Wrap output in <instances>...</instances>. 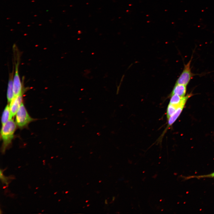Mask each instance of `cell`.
<instances>
[{"label":"cell","mask_w":214,"mask_h":214,"mask_svg":"<svg viewBox=\"0 0 214 214\" xmlns=\"http://www.w3.org/2000/svg\"><path fill=\"white\" fill-rule=\"evenodd\" d=\"M16 128V123L12 119L5 124L2 125L1 131V136L3 141L2 147L3 153L5 152L7 147L11 143Z\"/></svg>","instance_id":"cell-1"},{"label":"cell","mask_w":214,"mask_h":214,"mask_svg":"<svg viewBox=\"0 0 214 214\" xmlns=\"http://www.w3.org/2000/svg\"><path fill=\"white\" fill-rule=\"evenodd\" d=\"M34 119L29 114L24 105L22 103L16 114L15 123L19 128L27 126Z\"/></svg>","instance_id":"cell-2"},{"label":"cell","mask_w":214,"mask_h":214,"mask_svg":"<svg viewBox=\"0 0 214 214\" xmlns=\"http://www.w3.org/2000/svg\"><path fill=\"white\" fill-rule=\"evenodd\" d=\"M192 58V56L189 61L184 65L183 70L177 79L175 84L187 86L193 77L195 75L192 73L191 68V64Z\"/></svg>","instance_id":"cell-3"},{"label":"cell","mask_w":214,"mask_h":214,"mask_svg":"<svg viewBox=\"0 0 214 214\" xmlns=\"http://www.w3.org/2000/svg\"><path fill=\"white\" fill-rule=\"evenodd\" d=\"M15 63V71L13 78V91L14 97L21 94L24 91L18 73L19 59L16 60Z\"/></svg>","instance_id":"cell-4"},{"label":"cell","mask_w":214,"mask_h":214,"mask_svg":"<svg viewBox=\"0 0 214 214\" xmlns=\"http://www.w3.org/2000/svg\"><path fill=\"white\" fill-rule=\"evenodd\" d=\"M24 93V91L18 95L14 97L10 103L9 106L12 118L16 115L22 103L23 95Z\"/></svg>","instance_id":"cell-5"},{"label":"cell","mask_w":214,"mask_h":214,"mask_svg":"<svg viewBox=\"0 0 214 214\" xmlns=\"http://www.w3.org/2000/svg\"><path fill=\"white\" fill-rule=\"evenodd\" d=\"M13 70L10 73L7 91V98L8 102L10 103L14 97L13 91Z\"/></svg>","instance_id":"cell-6"},{"label":"cell","mask_w":214,"mask_h":214,"mask_svg":"<svg viewBox=\"0 0 214 214\" xmlns=\"http://www.w3.org/2000/svg\"><path fill=\"white\" fill-rule=\"evenodd\" d=\"M186 86L184 85L175 84L170 96L176 95L181 97L185 96L186 92Z\"/></svg>","instance_id":"cell-7"},{"label":"cell","mask_w":214,"mask_h":214,"mask_svg":"<svg viewBox=\"0 0 214 214\" xmlns=\"http://www.w3.org/2000/svg\"><path fill=\"white\" fill-rule=\"evenodd\" d=\"M185 105L182 104L179 106L175 112L168 119V128L177 119L182 112Z\"/></svg>","instance_id":"cell-8"},{"label":"cell","mask_w":214,"mask_h":214,"mask_svg":"<svg viewBox=\"0 0 214 214\" xmlns=\"http://www.w3.org/2000/svg\"><path fill=\"white\" fill-rule=\"evenodd\" d=\"M12 119L9 106L7 105L5 107L2 114L1 122L2 125L6 123L9 120Z\"/></svg>","instance_id":"cell-9"},{"label":"cell","mask_w":214,"mask_h":214,"mask_svg":"<svg viewBox=\"0 0 214 214\" xmlns=\"http://www.w3.org/2000/svg\"><path fill=\"white\" fill-rule=\"evenodd\" d=\"M179 106L169 103L166 110V117L167 119L175 112Z\"/></svg>","instance_id":"cell-10"},{"label":"cell","mask_w":214,"mask_h":214,"mask_svg":"<svg viewBox=\"0 0 214 214\" xmlns=\"http://www.w3.org/2000/svg\"><path fill=\"white\" fill-rule=\"evenodd\" d=\"M206 177L214 178V172L210 174L202 175L197 176H189L186 177V178L187 179H190V178H203Z\"/></svg>","instance_id":"cell-11"},{"label":"cell","mask_w":214,"mask_h":214,"mask_svg":"<svg viewBox=\"0 0 214 214\" xmlns=\"http://www.w3.org/2000/svg\"><path fill=\"white\" fill-rule=\"evenodd\" d=\"M3 171L1 169L0 171V178L3 183L8 185V180L9 178L5 176L3 174Z\"/></svg>","instance_id":"cell-12"},{"label":"cell","mask_w":214,"mask_h":214,"mask_svg":"<svg viewBox=\"0 0 214 214\" xmlns=\"http://www.w3.org/2000/svg\"><path fill=\"white\" fill-rule=\"evenodd\" d=\"M105 203L106 204H108L107 200L106 199L105 200Z\"/></svg>","instance_id":"cell-13"},{"label":"cell","mask_w":214,"mask_h":214,"mask_svg":"<svg viewBox=\"0 0 214 214\" xmlns=\"http://www.w3.org/2000/svg\"><path fill=\"white\" fill-rule=\"evenodd\" d=\"M115 199V197L114 196L113 197H112V200L113 201H114Z\"/></svg>","instance_id":"cell-14"},{"label":"cell","mask_w":214,"mask_h":214,"mask_svg":"<svg viewBox=\"0 0 214 214\" xmlns=\"http://www.w3.org/2000/svg\"><path fill=\"white\" fill-rule=\"evenodd\" d=\"M88 201H89L88 200H86V202H88Z\"/></svg>","instance_id":"cell-15"},{"label":"cell","mask_w":214,"mask_h":214,"mask_svg":"<svg viewBox=\"0 0 214 214\" xmlns=\"http://www.w3.org/2000/svg\"><path fill=\"white\" fill-rule=\"evenodd\" d=\"M89 205H90L89 204H88V205H87V207H88V206H89Z\"/></svg>","instance_id":"cell-16"}]
</instances>
